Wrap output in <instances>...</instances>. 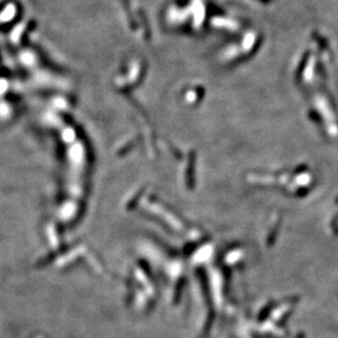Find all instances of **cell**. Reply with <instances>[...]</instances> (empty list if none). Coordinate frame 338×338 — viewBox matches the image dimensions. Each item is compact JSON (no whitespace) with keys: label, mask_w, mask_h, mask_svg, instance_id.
<instances>
[{"label":"cell","mask_w":338,"mask_h":338,"mask_svg":"<svg viewBox=\"0 0 338 338\" xmlns=\"http://www.w3.org/2000/svg\"><path fill=\"white\" fill-rule=\"evenodd\" d=\"M258 1L264 2V3H268V2H270V0H258Z\"/></svg>","instance_id":"obj_1"}]
</instances>
